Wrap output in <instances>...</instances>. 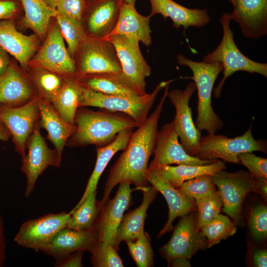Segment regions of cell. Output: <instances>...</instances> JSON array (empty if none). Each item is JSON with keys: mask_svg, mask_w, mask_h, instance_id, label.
<instances>
[{"mask_svg": "<svg viewBox=\"0 0 267 267\" xmlns=\"http://www.w3.org/2000/svg\"><path fill=\"white\" fill-rule=\"evenodd\" d=\"M170 84L164 88V94L156 108L132 134L123 153L111 168L102 199L98 202L99 211L109 199L113 188L121 183L133 184L136 190L148 186V161L153 154L159 120L168 96Z\"/></svg>", "mask_w": 267, "mask_h": 267, "instance_id": "6da1fadb", "label": "cell"}, {"mask_svg": "<svg viewBox=\"0 0 267 267\" xmlns=\"http://www.w3.org/2000/svg\"><path fill=\"white\" fill-rule=\"evenodd\" d=\"M76 131L70 136L72 146L94 144L106 146L112 142L121 131L140 126L126 114L102 109L93 111L77 110L75 120Z\"/></svg>", "mask_w": 267, "mask_h": 267, "instance_id": "7a4b0ae2", "label": "cell"}, {"mask_svg": "<svg viewBox=\"0 0 267 267\" xmlns=\"http://www.w3.org/2000/svg\"><path fill=\"white\" fill-rule=\"evenodd\" d=\"M177 59L180 66H187L191 69L193 76L185 78L192 80L198 90L196 127L200 132L206 131L208 133L216 134L222 130L223 123L214 111L211 98L215 82L223 70L222 63L196 62L181 54L177 55Z\"/></svg>", "mask_w": 267, "mask_h": 267, "instance_id": "3957f363", "label": "cell"}, {"mask_svg": "<svg viewBox=\"0 0 267 267\" xmlns=\"http://www.w3.org/2000/svg\"><path fill=\"white\" fill-rule=\"evenodd\" d=\"M230 21L229 13H224L222 16L220 20L223 30L221 42L214 50L205 56L202 60L206 63L219 62L222 64L223 78L213 90L215 98L220 97L226 79L237 71H246L252 74L257 73L267 77V64L250 59L237 47L234 40L233 31L230 28Z\"/></svg>", "mask_w": 267, "mask_h": 267, "instance_id": "277c9868", "label": "cell"}, {"mask_svg": "<svg viewBox=\"0 0 267 267\" xmlns=\"http://www.w3.org/2000/svg\"><path fill=\"white\" fill-rule=\"evenodd\" d=\"M174 80L160 82L150 93L135 97L108 95L84 87L79 106H93L127 114L140 125L147 115L161 89Z\"/></svg>", "mask_w": 267, "mask_h": 267, "instance_id": "5b68a950", "label": "cell"}, {"mask_svg": "<svg viewBox=\"0 0 267 267\" xmlns=\"http://www.w3.org/2000/svg\"><path fill=\"white\" fill-rule=\"evenodd\" d=\"M251 129L252 123L242 135L232 138L213 133L201 136L197 157L202 160L220 159L225 162L240 163L238 155L242 153L257 151L267 153L266 140L255 139Z\"/></svg>", "mask_w": 267, "mask_h": 267, "instance_id": "8992f818", "label": "cell"}, {"mask_svg": "<svg viewBox=\"0 0 267 267\" xmlns=\"http://www.w3.org/2000/svg\"><path fill=\"white\" fill-rule=\"evenodd\" d=\"M76 56L77 77L122 72L115 48L105 38L86 36L80 44Z\"/></svg>", "mask_w": 267, "mask_h": 267, "instance_id": "52a82bcc", "label": "cell"}, {"mask_svg": "<svg viewBox=\"0 0 267 267\" xmlns=\"http://www.w3.org/2000/svg\"><path fill=\"white\" fill-rule=\"evenodd\" d=\"M212 178L222 197L223 212L238 222L245 197L256 192L257 178L243 170L233 173L220 171L214 174Z\"/></svg>", "mask_w": 267, "mask_h": 267, "instance_id": "ba28073f", "label": "cell"}, {"mask_svg": "<svg viewBox=\"0 0 267 267\" xmlns=\"http://www.w3.org/2000/svg\"><path fill=\"white\" fill-rule=\"evenodd\" d=\"M196 90L194 82H190L184 89H177L168 92L167 97L176 109L173 122L179 142L189 155L197 157L201 134L194 123L192 110L189 105Z\"/></svg>", "mask_w": 267, "mask_h": 267, "instance_id": "9c48e42d", "label": "cell"}, {"mask_svg": "<svg viewBox=\"0 0 267 267\" xmlns=\"http://www.w3.org/2000/svg\"><path fill=\"white\" fill-rule=\"evenodd\" d=\"M198 213L192 211L181 217L169 241L160 248L167 262L178 257L190 260L200 250L207 248L206 237L197 226Z\"/></svg>", "mask_w": 267, "mask_h": 267, "instance_id": "30bf717a", "label": "cell"}, {"mask_svg": "<svg viewBox=\"0 0 267 267\" xmlns=\"http://www.w3.org/2000/svg\"><path fill=\"white\" fill-rule=\"evenodd\" d=\"M71 212L49 213L22 223L13 240L22 247L43 251L53 237L66 227Z\"/></svg>", "mask_w": 267, "mask_h": 267, "instance_id": "8fae6325", "label": "cell"}, {"mask_svg": "<svg viewBox=\"0 0 267 267\" xmlns=\"http://www.w3.org/2000/svg\"><path fill=\"white\" fill-rule=\"evenodd\" d=\"M153 160L148 166L153 169L171 164L201 166L216 160H202L189 155L178 140L173 122L164 124L158 131Z\"/></svg>", "mask_w": 267, "mask_h": 267, "instance_id": "7c38bea8", "label": "cell"}, {"mask_svg": "<svg viewBox=\"0 0 267 267\" xmlns=\"http://www.w3.org/2000/svg\"><path fill=\"white\" fill-rule=\"evenodd\" d=\"M114 46L122 73L142 92L146 93V78L151 74V68L144 58L139 42L126 37L112 35L107 37Z\"/></svg>", "mask_w": 267, "mask_h": 267, "instance_id": "4fadbf2b", "label": "cell"}, {"mask_svg": "<svg viewBox=\"0 0 267 267\" xmlns=\"http://www.w3.org/2000/svg\"><path fill=\"white\" fill-rule=\"evenodd\" d=\"M119 184L115 197L108 199L99 211L94 226L98 241L109 243L115 247L117 230L125 212L131 205V193L136 189L131 188L129 183Z\"/></svg>", "mask_w": 267, "mask_h": 267, "instance_id": "5bb4252c", "label": "cell"}, {"mask_svg": "<svg viewBox=\"0 0 267 267\" xmlns=\"http://www.w3.org/2000/svg\"><path fill=\"white\" fill-rule=\"evenodd\" d=\"M33 61L38 67L68 77L76 75L75 62L65 46L64 38L57 23L50 29Z\"/></svg>", "mask_w": 267, "mask_h": 267, "instance_id": "9a60e30c", "label": "cell"}, {"mask_svg": "<svg viewBox=\"0 0 267 267\" xmlns=\"http://www.w3.org/2000/svg\"><path fill=\"white\" fill-rule=\"evenodd\" d=\"M28 152L22 159L21 171L27 178L25 196L28 197L41 174L49 166H59L61 161L56 150L48 148L41 135L39 129L33 132L28 144Z\"/></svg>", "mask_w": 267, "mask_h": 267, "instance_id": "2e32d148", "label": "cell"}, {"mask_svg": "<svg viewBox=\"0 0 267 267\" xmlns=\"http://www.w3.org/2000/svg\"><path fill=\"white\" fill-rule=\"evenodd\" d=\"M124 0H96L87 2L82 24L87 36L105 39L117 24Z\"/></svg>", "mask_w": 267, "mask_h": 267, "instance_id": "e0dca14e", "label": "cell"}, {"mask_svg": "<svg viewBox=\"0 0 267 267\" xmlns=\"http://www.w3.org/2000/svg\"><path fill=\"white\" fill-rule=\"evenodd\" d=\"M38 102V99H33L20 107H0V119L12 135L22 159L25 156L26 143L40 115Z\"/></svg>", "mask_w": 267, "mask_h": 267, "instance_id": "ac0fdd59", "label": "cell"}, {"mask_svg": "<svg viewBox=\"0 0 267 267\" xmlns=\"http://www.w3.org/2000/svg\"><path fill=\"white\" fill-rule=\"evenodd\" d=\"M229 14L245 38L258 39L267 35V0H235Z\"/></svg>", "mask_w": 267, "mask_h": 267, "instance_id": "d6986e66", "label": "cell"}, {"mask_svg": "<svg viewBox=\"0 0 267 267\" xmlns=\"http://www.w3.org/2000/svg\"><path fill=\"white\" fill-rule=\"evenodd\" d=\"M148 180L151 185L164 196L169 207L168 220L157 236L160 238L173 228L176 218L183 217L192 211H197L195 200L182 194L172 185L156 170L149 169Z\"/></svg>", "mask_w": 267, "mask_h": 267, "instance_id": "ffe728a7", "label": "cell"}, {"mask_svg": "<svg viewBox=\"0 0 267 267\" xmlns=\"http://www.w3.org/2000/svg\"><path fill=\"white\" fill-rule=\"evenodd\" d=\"M38 46L36 34L25 35L19 32L12 20L0 21V46L14 56L23 68L27 67Z\"/></svg>", "mask_w": 267, "mask_h": 267, "instance_id": "44dd1931", "label": "cell"}, {"mask_svg": "<svg viewBox=\"0 0 267 267\" xmlns=\"http://www.w3.org/2000/svg\"><path fill=\"white\" fill-rule=\"evenodd\" d=\"M97 241L95 229L76 230L66 227L56 233L43 252L56 260L76 252H90Z\"/></svg>", "mask_w": 267, "mask_h": 267, "instance_id": "7402d4cb", "label": "cell"}, {"mask_svg": "<svg viewBox=\"0 0 267 267\" xmlns=\"http://www.w3.org/2000/svg\"><path fill=\"white\" fill-rule=\"evenodd\" d=\"M151 6L150 15L161 14L165 19L170 18L176 29L183 27L202 28L210 20L206 9H191L181 5L173 0H149Z\"/></svg>", "mask_w": 267, "mask_h": 267, "instance_id": "603a6c76", "label": "cell"}, {"mask_svg": "<svg viewBox=\"0 0 267 267\" xmlns=\"http://www.w3.org/2000/svg\"><path fill=\"white\" fill-rule=\"evenodd\" d=\"M77 78L84 87L105 94L135 97L146 93L140 90L122 72L90 74Z\"/></svg>", "mask_w": 267, "mask_h": 267, "instance_id": "cb8c5ba5", "label": "cell"}, {"mask_svg": "<svg viewBox=\"0 0 267 267\" xmlns=\"http://www.w3.org/2000/svg\"><path fill=\"white\" fill-rule=\"evenodd\" d=\"M151 17L150 15H141L137 12L134 6L123 2L116 26L109 35L123 36L140 42L147 46H149L152 43L150 26Z\"/></svg>", "mask_w": 267, "mask_h": 267, "instance_id": "d4e9b609", "label": "cell"}, {"mask_svg": "<svg viewBox=\"0 0 267 267\" xmlns=\"http://www.w3.org/2000/svg\"><path fill=\"white\" fill-rule=\"evenodd\" d=\"M142 201L140 205L124 215L117 231L115 248L118 250L122 241H134L144 232V224L146 212L150 204L156 198L157 190L152 185L143 188Z\"/></svg>", "mask_w": 267, "mask_h": 267, "instance_id": "484cf974", "label": "cell"}, {"mask_svg": "<svg viewBox=\"0 0 267 267\" xmlns=\"http://www.w3.org/2000/svg\"><path fill=\"white\" fill-rule=\"evenodd\" d=\"M38 105L41 126L47 131L48 139L55 146L61 161L64 146L68 139L75 132L76 126L63 119L45 99H38Z\"/></svg>", "mask_w": 267, "mask_h": 267, "instance_id": "4316f807", "label": "cell"}, {"mask_svg": "<svg viewBox=\"0 0 267 267\" xmlns=\"http://www.w3.org/2000/svg\"><path fill=\"white\" fill-rule=\"evenodd\" d=\"M133 129H129L120 132L110 144L97 147V158L93 171L88 181L85 190L81 199L73 209L79 207L92 192L96 190L99 178L113 156L119 151L126 147L132 134Z\"/></svg>", "mask_w": 267, "mask_h": 267, "instance_id": "83f0119b", "label": "cell"}, {"mask_svg": "<svg viewBox=\"0 0 267 267\" xmlns=\"http://www.w3.org/2000/svg\"><path fill=\"white\" fill-rule=\"evenodd\" d=\"M32 88L25 78L12 64L0 76V103L10 106L28 100Z\"/></svg>", "mask_w": 267, "mask_h": 267, "instance_id": "f1b7e54d", "label": "cell"}, {"mask_svg": "<svg viewBox=\"0 0 267 267\" xmlns=\"http://www.w3.org/2000/svg\"><path fill=\"white\" fill-rule=\"evenodd\" d=\"M225 169V162L217 160L212 163L205 165H168L150 170H157L172 185L178 188L186 180L203 175L212 176L214 174Z\"/></svg>", "mask_w": 267, "mask_h": 267, "instance_id": "f546056e", "label": "cell"}, {"mask_svg": "<svg viewBox=\"0 0 267 267\" xmlns=\"http://www.w3.org/2000/svg\"><path fill=\"white\" fill-rule=\"evenodd\" d=\"M84 86L77 77H69L52 99L53 107L66 122L75 124L76 114Z\"/></svg>", "mask_w": 267, "mask_h": 267, "instance_id": "4dcf8cb0", "label": "cell"}, {"mask_svg": "<svg viewBox=\"0 0 267 267\" xmlns=\"http://www.w3.org/2000/svg\"><path fill=\"white\" fill-rule=\"evenodd\" d=\"M25 12L23 23L41 38H44L50 19L56 18L58 13L48 6L43 0H19Z\"/></svg>", "mask_w": 267, "mask_h": 267, "instance_id": "1f68e13d", "label": "cell"}, {"mask_svg": "<svg viewBox=\"0 0 267 267\" xmlns=\"http://www.w3.org/2000/svg\"><path fill=\"white\" fill-rule=\"evenodd\" d=\"M96 190L90 193L76 209H72L66 227L76 230L94 229L99 214Z\"/></svg>", "mask_w": 267, "mask_h": 267, "instance_id": "d6a6232c", "label": "cell"}, {"mask_svg": "<svg viewBox=\"0 0 267 267\" xmlns=\"http://www.w3.org/2000/svg\"><path fill=\"white\" fill-rule=\"evenodd\" d=\"M56 18L61 33L67 43L68 52L74 60L80 44L87 36L82 22L59 14Z\"/></svg>", "mask_w": 267, "mask_h": 267, "instance_id": "836d02e7", "label": "cell"}, {"mask_svg": "<svg viewBox=\"0 0 267 267\" xmlns=\"http://www.w3.org/2000/svg\"><path fill=\"white\" fill-rule=\"evenodd\" d=\"M200 230L206 237L207 248H209L233 235L237 228L227 216L220 214Z\"/></svg>", "mask_w": 267, "mask_h": 267, "instance_id": "e575fe53", "label": "cell"}, {"mask_svg": "<svg viewBox=\"0 0 267 267\" xmlns=\"http://www.w3.org/2000/svg\"><path fill=\"white\" fill-rule=\"evenodd\" d=\"M195 202L199 230L220 214L223 206L222 197L218 190L205 197L196 200Z\"/></svg>", "mask_w": 267, "mask_h": 267, "instance_id": "d590c367", "label": "cell"}, {"mask_svg": "<svg viewBox=\"0 0 267 267\" xmlns=\"http://www.w3.org/2000/svg\"><path fill=\"white\" fill-rule=\"evenodd\" d=\"M33 79L42 95L49 102L57 94L64 82L57 73L40 67L36 69Z\"/></svg>", "mask_w": 267, "mask_h": 267, "instance_id": "8d00e7d4", "label": "cell"}, {"mask_svg": "<svg viewBox=\"0 0 267 267\" xmlns=\"http://www.w3.org/2000/svg\"><path fill=\"white\" fill-rule=\"evenodd\" d=\"M127 243L130 255L138 267H150L154 266L153 252L150 238L145 231L134 241Z\"/></svg>", "mask_w": 267, "mask_h": 267, "instance_id": "74e56055", "label": "cell"}, {"mask_svg": "<svg viewBox=\"0 0 267 267\" xmlns=\"http://www.w3.org/2000/svg\"><path fill=\"white\" fill-rule=\"evenodd\" d=\"M178 189L185 196L195 200L205 197L217 190L212 176L210 175L186 180Z\"/></svg>", "mask_w": 267, "mask_h": 267, "instance_id": "f35d334b", "label": "cell"}, {"mask_svg": "<svg viewBox=\"0 0 267 267\" xmlns=\"http://www.w3.org/2000/svg\"><path fill=\"white\" fill-rule=\"evenodd\" d=\"M90 253L91 261L95 267H123L118 250L111 244L97 241Z\"/></svg>", "mask_w": 267, "mask_h": 267, "instance_id": "ab89813d", "label": "cell"}, {"mask_svg": "<svg viewBox=\"0 0 267 267\" xmlns=\"http://www.w3.org/2000/svg\"><path fill=\"white\" fill-rule=\"evenodd\" d=\"M249 226L254 240L262 242L267 236V207L263 203L256 204L251 209Z\"/></svg>", "mask_w": 267, "mask_h": 267, "instance_id": "60d3db41", "label": "cell"}, {"mask_svg": "<svg viewBox=\"0 0 267 267\" xmlns=\"http://www.w3.org/2000/svg\"><path fill=\"white\" fill-rule=\"evenodd\" d=\"M240 163L256 178H267V159L252 152H243L238 155Z\"/></svg>", "mask_w": 267, "mask_h": 267, "instance_id": "b9f144b4", "label": "cell"}, {"mask_svg": "<svg viewBox=\"0 0 267 267\" xmlns=\"http://www.w3.org/2000/svg\"><path fill=\"white\" fill-rule=\"evenodd\" d=\"M86 4V0H57L56 10L62 16L81 22Z\"/></svg>", "mask_w": 267, "mask_h": 267, "instance_id": "7bdbcfd3", "label": "cell"}, {"mask_svg": "<svg viewBox=\"0 0 267 267\" xmlns=\"http://www.w3.org/2000/svg\"><path fill=\"white\" fill-rule=\"evenodd\" d=\"M19 11L16 0H0V20H12Z\"/></svg>", "mask_w": 267, "mask_h": 267, "instance_id": "ee69618b", "label": "cell"}, {"mask_svg": "<svg viewBox=\"0 0 267 267\" xmlns=\"http://www.w3.org/2000/svg\"><path fill=\"white\" fill-rule=\"evenodd\" d=\"M84 252V251L76 252L61 258L56 259L55 266L58 267H82Z\"/></svg>", "mask_w": 267, "mask_h": 267, "instance_id": "f6af8a7d", "label": "cell"}, {"mask_svg": "<svg viewBox=\"0 0 267 267\" xmlns=\"http://www.w3.org/2000/svg\"><path fill=\"white\" fill-rule=\"evenodd\" d=\"M6 244L2 218L0 215V267L3 266L6 259Z\"/></svg>", "mask_w": 267, "mask_h": 267, "instance_id": "bcb514c9", "label": "cell"}, {"mask_svg": "<svg viewBox=\"0 0 267 267\" xmlns=\"http://www.w3.org/2000/svg\"><path fill=\"white\" fill-rule=\"evenodd\" d=\"M253 262L255 266L257 267H267V250H259L254 252L253 254Z\"/></svg>", "mask_w": 267, "mask_h": 267, "instance_id": "7dc6e473", "label": "cell"}, {"mask_svg": "<svg viewBox=\"0 0 267 267\" xmlns=\"http://www.w3.org/2000/svg\"><path fill=\"white\" fill-rule=\"evenodd\" d=\"M10 63L8 53L0 46V76L5 72Z\"/></svg>", "mask_w": 267, "mask_h": 267, "instance_id": "c3c4849f", "label": "cell"}, {"mask_svg": "<svg viewBox=\"0 0 267 267\" xmlns=\"http://www.w3.org/2000/svg\"><path fill=\"white\" fill-rule=\"evenodd\" d=\"M189 260L185 257H178L169 260L168 263L172 267H189L191 266Z\"/></svg>", "mask_w": 267, "mask_h": 267, "instance_id": "681fc988", "label": "cell"}, {"mask_svg": "<svg viewBox=\"0 0 267 267\" xmlns=\"http://www.w3.org/2000/svg\"><path fill=\"white\" fill-rule=\"evenodd\" d=\"M257 187L256 192L261 195L265 199L267 197V178H256Z\"/></svg>", "mask_w": 267, "mask_h": 267, "instance_id": "f907efd6", "label": "cell"}, {"mask_svg": "<svg viewBox=\"0 0 267 267\" xmlns=\"http://www.w3.org/2000/svg\"><path fill=\"white\" fill-rule=\"evenodd\" d=\"M10 135L9 131L0 119V140H7Z\"/></svg>", "mask_w": 267, "mask_h": 267, "instance_id": "816d5d0a", "label": "cell"}, {"mask_svg": "<svg viewBox=\"0 0 267 267\" xmlns=\"http://www.w3.org/2000/svg\"><path fill=\"white\" fill-rule=\"evenodd\" d=\"M51 8L56 9V3L57 0H43Z\"/></svg>", "mask_w": 267, "mask_h": 267, "instance_id": "f5cc1de1", "label": "cell"}, {"mask_svg": "<svg viewBox=\"0 0 267 267\" xmlns=\"http://www.w3.org/2000/svg\"><path fill=\"white\" fill-rule=\"evenodd\" d=\"M136 0H124V2L131 5L134 6Z\"/></svg>", "mask_w": 267, "mask_h": 267, "instance_id": "db71d44e", "label": "cell"}, {"mask_svg": "<svg viewBox=\"0 0 267 267\" xmlns=\"http://www.w3.org/2000/svg\"><path fill=\"white\" fill-rule=\"evenodd\" d=\"M228 0L231 3L233 6L234 5L235 2V0Z\"/></svg>", "mask_w": 267, "mask_h": 267, "instance_id": "11a10c76", "label": "cell"}, {"mask_svg": "<svg viewBox=\"0 0 267 267\" xmlns=\"http://www.w3.org/2000/svg\"><path fill=\"white\" fill-rule=\"evenodd\" d=\"M86 0V2H88V1H91L96 0Z\"/></svg>", "mask_w": 267, "mask_h": 267, "instance_id": "9f6ffc18", "label": "cell"}]
</instances>
